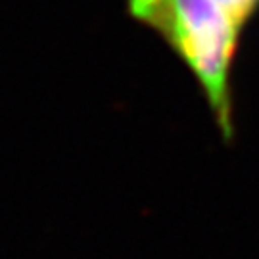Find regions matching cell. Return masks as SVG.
Masks as SVG:
<instances>
[{"mask_svg": "<svg viewBox=\"0 0 259 259\" xmlns=\"http://www.w3.org/2000/svg\"><path fill=\"white\" fill-rule=\"evenodd\" d=\"M133 21L161 38L188 69L225 142L236 135L232 75L244 29L213 0H125Z\"/></svg>", "mask_w": 259, "mask_h": 259, "instance_id": "cell-1", "label": "cell"}]
</instances>
